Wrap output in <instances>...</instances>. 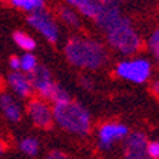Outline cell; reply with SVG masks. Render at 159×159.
<instances>
[{
  "instance_id": "obj_15",
  "label": "cell",
  "mask_w": 159,
  "mask_h": 159,
  "mask_svg": "<svg viewBox=\"0 0 159 159\" xmlns=\"http://www.w3.org/2000/svg\"><path fill=\"white\" fill-rule=\"evenodd\" d=\"M11 6H15L19 10L27 11L29 15H32L34 11L43 10L44 2L43 0H11Z\"/></svg>"
},
{
  "instance_id": "obj_23",
  "label": "cell",
  "mask_w": 159,
  "mask_h": 159,
  "mask_svg": "<svg viewBox=\"0 0 159 159\" xmlns=\"http://www.w3.org/2000/svg\"><path fill=\"white\" fill-rule=\"evenodd\" d=\"M9 65L13 69V72H20V57L17 56H11L9 59Z\"/></svg>"
},
{
  "instance_id": "obj_21",
  "label": "cell",
  "mask_w": 159,
  "mask_h": 159,
  "mask_svg": "<svg viewBox=\"0 0 159 159\" xmlns=\"http://www.w3.org/2000/svg\"><path fill=\"white\" fill-rule=\"evenodd\" d=\"M146 155L149 159H159V141H149L146 145Z\"/></svg>"
},
{
  "instance_id": "obj_1",
  "label": "cell",
  "mask_w": 159,
  "mask_h": 159,
  "mask_svg": "<svg viewBox=\"0 0 159 159\" xmlns=\"http://www.w3.org/2000/svg\"><path fill=\"white\" fill-rule=\"evenodd\" d=\"M66 59L76 67L99 69L106 63L107 52L98 40L88 37H72L65 46Z\"/></svg>"
},
{
  "instance_id": "obj_12",
  "label": "cell",
  "mask_w": 159,
  "mask_h": 159,
  "mask_svg": "<svg viewBox=\"0 0 159 159\" xmlns=\"http://www.w3.org/2000/svg\"><path fill=\"white\" fill-rule=\"evenodd\" d=\"M0 109L3 111L4 116L11 122H19L22 119V109L17 105V102L7 93L0 95Z\"/></svg>"
},
{
  "instance_id": "obj_22",
  "label": "cell",
  "mask_w": 159,
  "mask_h": 159,
  "mask_svg": "<svg viewBox=\"0 0 159 159\" xmlns=\"http://www.w3.org/2000/svg\"><path fill=\"white\" fill-rule=\"evenodd\" d=\"M79 85H80L83 89H86V90H92L93 86H95L93 82L90 80L88 76H79Z\"/></svg>"
},
{
  "instance_id": "obj_20",
  "label": "cell",
  "mask_w": 159,
  "mask_h": 159,
  "mask_svg": "<svg viewBox=\"0 0 159 159\" xmlns=\"http://www.w3.org/2000/svg\"><path fill=\"white\" fill-rule=\"evenodd\" d=\"M148 44H149V49L152 50L153 56L156 57V60H158V63H159V27L151 34V37H149V40H148Z\"/></svg>"
},
{
  "instance_id": "obj_16",
  "label": "cell",
  "mask_w": 159,
  "mask_h": 159,
  "mask_svg": "<svg viewBox=\"0 0 159 159\" xmlns=\"http://www.w3.org/2000/svg\"><path fill=\"white\" fill-rule=\"evenodd\" d=\"M57 15H59L60 20H62L65 25L70 27H79L80 26V20H79V16L76 13L75 9H72L70 6H63V7H59L57 10Z\"/></svg>"
},
{
  "instance_id": "obj_13",
  "label": "cell",
  "mask_w": 159,
  "mask_h": 159,
  "mask_svg": "<svg viewBox=\"0 0 159 159\" xmlns=\"http://www.w3.org/2000/svg\"><path fill=\"white\" fill-rule=\"evenodd\" d=\"M67 4L72 9H76L83 16L93 20L96 19L100 9V2H96V0H69Z\"/></svg>"
},
{
  "instance_id": "obj_25",
  "label": "cell",
  "mask_w": 159,
  "mask_h": 159,
  "mask_svg": "<svg viewBox=\"0 0 159 159\" xmlns=\"http://www.w3.org/2000/svg\"><path fill=\"white\" fill-rule=\"evenodd\" d=\"M151 90H152V93H153L155 96H158V98H159V80H155L153 83H152Z\"/></svg>"
},
{
  "instance_id": "obj_26",
  "label": "cell",
  "mask_w": 159,
  "mask_h": 159,
  "mask_svg": "<svg viewBox=\"0 0 159 159\" xmlns=\"http://www.w3.org/2000/svg\"><path fill=\"white\" fill-rule=\"evenodd\" d=\"M4 152V142H3V139H2V136H0V155Z\"/></svg>"
},
{
  "instance_id": "obj_9",
  "label": "cell",
  "mask_w": 159,
  "mask_h": 159,
  "mask_svg": "<svg viewBox=\"0 0 159 159\" xmlns=\"http://www.w3.org/2000/svg\"><path fill=\"white\" fill-rule=\"evenodd\" d=\"M148 138L142 132L129 133L125 139V146H123V153L125 159H149L146 155V145H148Z\"/></svg>"
},
{
  "instance_id": "obj_10",
  "label": "cell",
  "mask_w": 159,
  "mask_h": 159,
  "mask_svg": "<svg viewBox=\"0 0 159 159\" xmlns=\"http://www.w3.org/2000/svg\"><path fill=\"white\" fill-rule=\"evenodd\" d=\"M27 78L30 80L32 89H36L42 99H48L49 92H50V89H52L53 83H55L52 80V78H50V72H49L48 67L37 65L36 69L32 73L27 75Z\"/></svg>"
},
{
  "instance_id": "obj_7",
  "label": "cell",
  "mask_w": 159,
  "mask_h": 159,
  "mask_svg": "<svg viewBox=\"0 0 159 159\" xmlns=\"http://www.w3.org/2000/svg\"><path fill=\"white\" fill-rule=\"evenodd\" d=\"M128 135H129V129L123 123H103L99 128V133H98L100 148L111 149L115 142L120 141V139H126Z\"/></svg>"
},
{
  "instance_id": "obj_3",
  "label": "cell",
  "mask_w": 159,
  "mask_h": 159,
  "mask_svg": "<svg viewBox=\"0 0 159 159\" xmlns=\"http://www.w3.org/2000/svg\"><path fill=\"white\" fill-rule=\"evenodd\" d=\"M105 33L107 43L122 55H135L141 49V37L128 17H122Z\"/></svg>"
},
{
  "instance_id": "obj_2",
  "label": "cell",
  "mask_w": 159,
  "mask_h": 159,
  "mask_svg": "<svg viewBox=\"0 0 159 159\" xmlns=\"http://www.w3.org/2000/svg\"><path fill=\"white\" fill-rule=\"evenodd\" d=\"M53 120L60 128L76 135H88L90 130V113L83 105L67 100L63 103L53 105Z\"/></svg>"
},
{
  "instance_id": "obj_17",
  "label": "cell",
  "mask_w": 159,
  "mask_h": 159,
  "mask_svg": "<svg viewBox=\"0 0 159 159\" xmlns=\"http://www.w3.org/2000/svg\"><path fill=\"white\" fill-rule=\"evenodd\" d=\"M48 99L52 100L53 105H57V103H63V102L70 100V96H69L67 90L63 86H60L59 83H53L52 89H50V92L48 95Z\"/></svg>"
},
{
  "instance_id": "obj_24",
  "label": "cell",
  "mask_w": 159,
  "mask_h": 159,
  "mask_svg": "<svg viewBox=\"0 0 159 159\" xmlns=\"http://www.w3.org/2000/svg\"><path fill=\"white\" fill-rule=\"evenodd\" d=\"M46 159H70V158H69L66 153H63V152H60V151H52L48 156H46Z\"/></svg>"
},
{
  "instance_id": "obj_19",
  "label": "cell",
  "mask_w": 159,
  "mask_h": 159,
  "mask_svg": "<svg viewBox=\"0 0 159 159\" xmlns=\"http://www.w3.org/2000/svg\"><path fill=\"white\" fill-rule=\"evenodd\" d=\"M20 149L30 156L37 155L39 152V141L34 138H25L20 141Z\"/></svg>"
},
{
  "instance_id": "obj_8",
  "label": "cell",
  "mask_w": 159,
  "mask_h": 159,
  "mask_svg": "<svg viewBox=\"0 0 159 159\" xmlns=\"http://www.w3.org/2000/svg\"><path fill=\"white\" fill-rule=\"evenodd\" d=\"M122 13L119 9V3L111 2V0H102L100 2V9L98 13L95 22L102 30H109L115 23H118L122 19Z\"/></svg>"
},
{
  "instance_id": "obj_4",
  "label": "cell",
  "mask_w": 159,
  "mask_h": 159,
  "mask_svg": "<svg viewBox=\"0 0 159 159\" xmlns=\"http://www.w3.org/2000/svg\"><path fill=\"white\" fill-rule=\"evenodd\" d=\"M152 72L151 63L146 59H132L120 62L116 66V75L133 83H143L149 79Z\"/></svg>"
},
{
  "instance_id": "obj_14",
  "label": "cell",
  "mask_w": 159,
  "mask_h": 159,
  "mask_svg": "<svg viewBox=\"0 0 159 159\" xmlns=\"http://www.w3.org/2000/svg\"><path fill=\"white\" fill-rule=\"evenodd\" d=\"M13 40L22 50H25V53H32V50L36 49L34 39L32 36H29L27 33H25V32H20V30L15 32L13 33Z\"/></svg>"
},
{
  "instance_id": "obj_18",
  "label": "cell",
  "mask_w": 159,
  "mask_h": 159,
  "mask_svg": "<svg viewBox=\"0 0 159 159\" xmlns=\"http://www.w3.org/2000/svg\"><path fill=\"white\" fill-rule=\"evenodd\" d=\"M37 67V59L33 53H25L20 57V70L25 72V75H29Z\"/></svg>"
},
{
  "instance_id": "obj_5",
  "label": "cell",
  "mask_w": 159,
  "mask_h": 159,
  "mask_svg": "<svg viewBox=\"0 0 159 159\" xmlns=\"http://www.w3.org/2000/svg\"><path fill=\"white\" fill-rule=\"evenodd\" d=\"M27 23L50 43H56L59 40V27L56 25L53 16L44 9L27 16Z\"/></svg>"
},
{
  "instance_id": "obj_6",
  "label": "cell",
  "mask_w": 159,
  "mask_h": 159,
  "mask_svg": "<svg viewBox=\"0 0 159 159\" xmlns=\"http://www.w3.org/2000/svg\"><path fill=\"white\" fill-rule=\"evenodd\" d=\"M27 115L32 122L42 129H50L53 125V113L52 107L42 99H33L27 105Z\"/></svg>"
},
{
  "instance_id": "obj_11",
  "label": "cell",
  "mask_w": 159,
  "mask_h": 159,
  "mask_svg": "<svg viewBox=\"0 0 159 159\" xmlns=\"http://www.w3.org/2000/svg\"><path fill=\"white\" fill-rule=\"evenodd\" d=\"M9 85L13 89V92L20 98H27L32 92V85L27 78V75L22 73V72H11L9 75Z\"/></svg>"
}]
</instances>
